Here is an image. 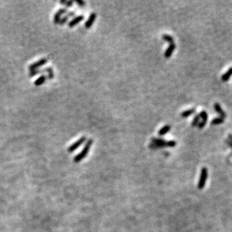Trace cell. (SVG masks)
Instances as JSON below:
<instances>
[{"label": "cell", "instance_id": "obj_1", "mask_svg": "<svg viewBox=\"0 0 232 232\" xmlns=\"http://www.w3.org/2000/svg\"><path fill=\"white\" fill-rule=\"evenodd\" d=\"M93 140L91 139V138L87 141L85 146L84 147L83 150L80 151V152H79L78 155L74 156V161L75 163H78V162H80V161H82L84 159L86 158V156H87V154L89 153V150H90V148L92 147V145H93Z\"/></svg>", "mask_w": 232, "mask_h": 232}, {"label": "cell", "instance_id": "obj_2", "mask_svg": "<svg viewBox=\"0 0 232 232\" xmlns=\"http://www.w3.org/2000/svg\"><path fill=\"white\" fill-rule=\"evenodd\" d=\"M207 177H208V170L207 168H202L201 170V175H200L199 182H198V187L199 189H203L204 188L205 183L207 182Z\"/></svg>", "mask_w": 232, "mask_h": 232}, {"label": "cell", "instance_id": "obj_3", "mask_svg": "<svg viewBox=\"0 0 232 232\" xmlns=\"http://www.w3.org/2000/svg\"><path fill=\"white\" fill-rule=\"evenodd\" d=\"M87 141V137L86 136H83L81 137L80 138L76 141L73 143L71 146H69V148H68V152H73L74 151L76 150L77 149H78L82 144H84V143Z\"/></svg>", "mask_w": 232, "mask_h": 232}, {"label": "cell", "instance_id": "obj_4", "mask_svg": "<svg viewBox=\"0 0 232 232\" xmlns=\"http://www.w3.org/2000/svg\"><path fill=\"white\" fill-rule=\"evenodd\" d=\"M48 62V60L45 58L41 59V60H38L37 62H35L33 63H32L31 65H29V69L30 71H33V70H37L40 67L44 65L45 64H47V62Z\"/></svg>", "mask_w": 232, "mask_h": 232}, {"label": "cell", "instance_id": "obj_5", "mask_svg": "<svg viewBox=\"0 0 232 232\" xmlns=\"http://www.w3.org/2000/svg\"><path fill=\"white\" fill-rule=\"evenodd\" d=\"M200 118H201V122L198 124V127L199 129H202L204 128L205 125L207 123V120H208V114H207V111H202L200 112L199 114Z\"/></svg>", "mask_w": 232, "mask_h": 232}, {"label": "cell", "instance_id": "obj_6", "mask_svg": "<svg viewBox=\"0 0 232 232\" xmlns=\"http://www.w3.org/2000/svg\"><path fill=\"white\" fill-rule=\"evenodd\" d=\"M67 8H61V9H59L58 11L55 13L54 17H53V23L55 24H58L60 23V20L62 19V15L67 13Z\"/></svg>", "mask_w": 232, "mask_h": 232}, {"label": "cell", "instance_id": "obj_7", "mask_svg": "<svg viewBox=\"0 0 232 232\" xmlns=\"http://www.w3.org/2000/svg\"><path fill=\"white\" fill-rule=\"evenodd\" d=\"M96 17H97V15L95 12H93L89 15V18H88V20L86 21L85 24H84V26H85L86 29H89V28L92 27V26L93 25L94 22L96 21Z\"/></svg>", "mask_w": 232, "mask_h": 232}, {"label": "cell", "instance_id": "obj_8", "mask_svg": "<svg viewBox=\"0 0 232 232\" xmlns=\"http://www.w3.org/2000/svg\"><path fill=\"white\" fill-rule=\"evenodd\" d=\"M84 15H79V16L75 17H74V18H73L71 21L69 22V24H68V26H69V28L74 27V26H75L77 24H78L79 23H80L82 20H84Z\"/></svg>", "mask_w": 232, "mask_h": 232}, {"label": "cell", "instance_id": "obj_9", "mask_svg": "<svg viewBox=\"0 0 232 232\" xmlns=\"http://www.w3.org/2000/svg\"><path fill=\"white\" fill-rule=\"evenodd\" d=\"M213 107H214V110L216 111V112L218 114L220 115V117L223 118V119H225V118L227 117L226 113H225V111H223L221 105H220V104H219V103H214Z\"/></svg>", "mask_w": 232, "mask_h": 232}, {"label": "cell", "instance_id": "obj_10", "mask_svg": "<svg viewBox=\"0 0 232 232\" xmlns=\"http://www.w3.org/2000/svg\"><path fill=\"white\" fill-rule=\"evenodd\" d=\"M175 48H176V44L174 43L169 44L168 47L165 50V53H164V56H165V58H170L171 55L173 54V53H174V51H175Z\"/></svg>", "mask_w": 232, "mask_h": 232}, {"label": "cell", "instance_id": "obj_11", "mask_svg": "<svg viewBox=\"0 0 232 232\" xmlns=\"http://www.w3.org/2000/svg\"><path fill=\"white\" fill-rule=\"evenodd\" d=\"M47 79V77L46 75H41L40 77L38 78H37L36 80H35L34 82V85L35 87H39V86H42V84H44L46 82Z\"/></svg>", "mask_w": 232, "mask_h": 232}, {"label": "cell", "instance_id": "obj_12", "mask_svg": "<svg viewBox=\"0 0 232 232\" xmlns=\"http://www.w3.org/2000/svg\"><path fill=\"white\" fill-rule=\"evenodd\" d=\"M196 109L195 107H192V108L188 109V110H186V111H183L181 113V117L183 118H186L189 116H192V114H194L195 113Z\"/></svg>", "mask_w": 232, "mask_h": 232}, {"label": "cell", "instance_id": "obj_13", "mask_svg": "<svg viewBox=\"0 0 232 232\" xmlns=\"http://www.w3.org/2000/svg\"><path fill=\"white\" fill-rule=\"evenodd\" d=\"M231 76H232V67H231L226 72L224 73V74H222V76L221 77L222 81L227 82L229 79H230V78Z\"/></svg>", "mask_w": 232, "mask_h": 232}, {"label": "cell", "instance_id": "obj_14", "mask_svg": "<svg viewBox=\"0 0 232 232\" xmlns=\"http://www.w3.org/2000/svg\"><path fill=\"white\" fill-rule=\"evenodd\" d=\"M170 129H171V126H170V125H164L161 129H160L159 130L158 134L159 136H163V135H165V134H166L170 130Z\"/></svg>", "mask_w": 232, "mask_h": 232}, {"label": "cell", "instance_id": "obj_15", "mask_svg": "<svg viewBox=\"0 0 232 232\" xmlns=\"http://www.w3.org/2000/svg\"><path fill=\"white\" fill-rule=\"evenodd\" d=\"M74 15H75V12H74V11H70V12H69L67 14V15L64 16L63 17H62V18L60 20L59 24H60V25H63V24H65V23L68 21V20L69 19V17H71L74 16Z\"/></svg>", "mask_w": 232, "mask_h": 232}, {"label": "cell", "instance_id": "obj_16", "mask_svg": "<svg viewBox=\"0 0 232 232\" xmlns=\"http://www.w3.org/2000/svg\"><path fill=\"white\" fill-rule=\"evenodd\" d=\"M225 122V119H223L222 117H215L211 120V124L213 125H220V124L224 123Z\"/></svg>", "mask_w": 232, "mask_h": 232}, {"label": "cell", "instance_id": "obj_17", "mask_svg": "<svg viewBox=\"0 0 232 232\" xmlns=\"http://www.w3.org/2000/svg\"><path fill=\"white\" fill-rule=\"evenodd\" d=\"M162 39H163L165 42H168L169 44H174V38H173V36H171L170 35L168 34H164L162 35Z\"/></svg>", "mask_w": 232, "mask_h": 232}, {"label": "cell", "instance_id": "obj_18", "mask_svg": "<svg viewBox=\"0 0 232 232\" xmlns=\"http://www.w3.org/2000/svg\"><path fill=\"white\" fill-rule=\"evenodd\" d=\"M151 142H152V143H155V144H161V143H166V141L162 139V138H151Z\"/></svg>", "mask_w": 232, "mask_h": 232}, {"label": "cell", "instance_id": "obj_19", "mask_svg": "<svg viewBox=\"0 0 232 232\" xmlns=\"http://www.w3.org/2000/svg\"><path fill=\"white\" fill-rule=\"evenodd\" d=\"M200 122H201V118H200L199 114L195 115L194 119H193V120H192V123H191V125H192V127L197 126V125H198Z\"/></svg>", "mask_w": 232, "mask_h": 232}, {"label": "cell", "instance_id": "obj_20", "mask_svg": "<svg viewBox=\"0 0 232 232\" xmlns=\"http://www.w3.org/2000/svg\"><path fill=\"white\" fill-rule=\"evenodd\" d=\"M45 69V71H47V78L48 79H50V80H51V79H53V78H54V74H53V70L51 68L48 67V68H46Z\"/></svg>", "mask_w": 232, "mask_h": 232}, {"label": "cell", "instance_id": "obj_21", "mask_svg": "<svg viewBox=\"0 0 232 232\" xmlns=\"http://www.w3.org/2000/svg\"><path fill=\"white\" fill-rule=\"evenodd\" d=\"M44 71H45V69H37V70H33V71H30L29 75V77H34L38 74L44 73Z\"/></svg>", "mask_w": 232, "mask_h": 232}, {"label": "cell", "instance_id": "obj_22", "mask_svg": "<svg viewBox=\"0 0 232 232\" xmlns=\"http://www.w3.org/2000/svg\"><path fill=\"white\" fill-rule=\"evenodd\" d=\"M60 3L62 4V5H65V6H67L68 8H70L72 7L74 2H73V1H68V0H61V1H60Z\"/></svg>", "mask_w": 232, "mask_h": 232}, {"label": "cell", "instance_id": "obj_23", "mask_svg": "<svg viewBox=\"0 0 232 232\" xmlns=\"http://www.w3.org/2000/svg\"><path fill=\"white\" fill-rule=\"evenodd\" d=\"M168 147H174L177 145V142L175 141H167Z\"/></svg>", "mask_w": 232, "mask_h": 232}, {"label": "cell", "instance_id": "obj_24", "mask_svg": "<svg viewBox=\"0 0 232 232\" xmlns=\"http://www.w3.org/2000/svg\"><path fill=\"white\" fill-rule=\"evenodd\" d=\"M75 2H76L77 4H78V5H79V6H80V7H84L86 4L85 2H84V1H80V0H76V1H75Z\"/></svg>", "mask_w": 232, "mask_h": 232}, {"label": "cell", "instance_id": "obj_25", "mask_svg": "<svg viewBox=\"0 0 232 232\" xmlns=\"http://www.w3.org/2000/svg\"><path fill=\"white\" fill-rule=\"evenodd\" d=\"M225 143H226L227 144H228V146H229V147H230V148L232 149V142L230 140H229V139L225 140Z\"/></svg>", "mask_w": 232, "mask_h": 232}, {"label": "cell", "instance_id": "obj_26", "mask_svg": "<svg viewBox=\"0 0 232 232\" xmlns=\"http://www.w3.org/2000/svg\"><path fill=\"white\" fill-rule=\"evenodd\" d=\"M229 138H228V139L229 140H230L232 142V134H229Z\"/></svg>", "mask_w": 232, "mask_h": 232}]
</instances>
